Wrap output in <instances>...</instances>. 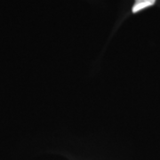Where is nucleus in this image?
Here are the masks:
<instances>
[{
	"mask_svg": "<svg viewBox=\"0 0 160 160\" xmlns=\"http://www.w3.org/2000/svg\"><path fill=\"white\" fill-rule=\"evenodd\" d=\"M157 0H135V3L132 8V12L133 13L142 11L149 6H154Z\"/></svg>",
	"mask_w": 160,
	"mask_h": 160,
	"instance_id": "1",
	"label": "nucleus"
}]
</instances>
